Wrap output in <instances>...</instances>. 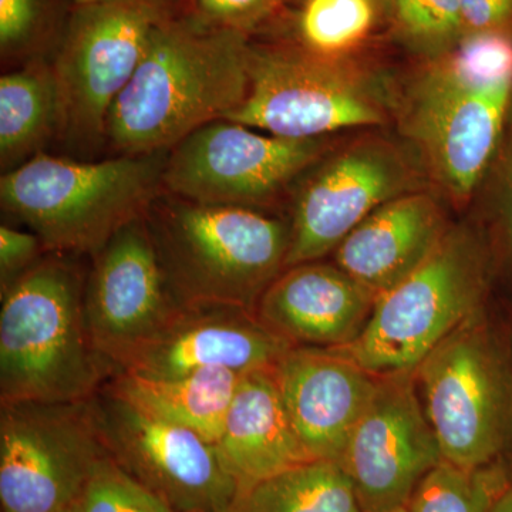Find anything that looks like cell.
Masks as SVG:
<instances>
[{
    "instance_id": "cell-1",
    "label": "cell",
    "mask_w": 512,
    "mask_h": 512,
    "mask_svg": "<svg viewBox=\"0 0 512 512\" xmlns=\"http://www.w3.org/2000/svg\"><path fill=\"white\" fill-rule=\"evenodd\" d=\"M249 55L244 32L165 16L111 106L107 143L130 156L168 151L198 128L227 119L247 99Z\"/></svg>"
},
{
    "instance_id": "cell-2",
    "label": "cell",
    "mask_w": 512,
    "mask_h": 512,
    "mask_svg": "<svg viewBox=\"0 0 512 512\" xmlns=\"http://www.w3.org/2000/svg\"><path fill=\"white\" fill-rule=\"evenodd\" d=\"M73 258L47 252L3 289L0 404L84 402L110 379L87 329V276Z\"/></svg>"
},
{
    "instance_id": "cell-3",
    "label": "cell",
    "mask_w": 512,
    "mask_h": 512,
    "mask_svg": "<svg viewBox=\"0 0 512 512\" xmlns=\"http://www.w3.org/2000/svg\"><path fill=\"white\" fill-rule=\"evenodd\" d=\"M144 218L178 306L217 303L255 312L285 269L291 228L258 210L163 191Z\"/></svg>"
},
{
    "instance_id": "cell-4",
    "label": "cell",
    "mask_w": 512,
    "mask_h": 512,
    "mask_svg": "<svg viewBox=\"0 0 512 512\" xmlns=\"http://www.w3.org/2000/svg\"><path fill=\"white\" fill-rule=\"evenodd\" d=\"M168 151L92 163L42 151L3 173L0 201L46 252L92 256L128 222L144 217L164 191Z\"/></svg>"
},
{
    "instance_id": "cell-5",
    "label": "cell",
    "mask_w": 512,
    "mask_h": 512,
    "mask_svg": "<svg viewBox=\"0 0 512 512\" xmlns=\"http://www.w3.org/2000/svg\"><path fill=\"white\" fill-rule=\"evenodd\" d=\"M483 249L466 229H448L429 258L376 299L359 338L335 349L375 376L413 373L431 350L481 313Z\"/></svg>"
},
{
    "instance_id": "cell-6",
    "label": "cell",
    "mask_w": 512,
    "mask_h": 512,
    "mask_svg": "<svg viewBox=\"0 0 512 512\" xmlns=\"http://www.w3.org/2000/svg\"><path fill=\"white\" fill-rule=\"evenodd\" d=\"M413 376L443 460L463 470L494 464L507 437L511 393L483 313L431 350Z\"/></svg>"
},
{
    "instance_id": "cell-7",
    "label": "cell",
    "mask_w": 512,
    "mask_h": 512,
    "mask_svg": "<svg viewBox=\"0 0 512 512\" xmlns=\"http://www.w3.org/2000/svg\"><path fill=\"white\" fill-rule=\"evenodd\" d=\"M164 18L157 0L76 6L52 66L59 96L57 136L77 147L106 141L111 106Z\"/></svg>"
},
{
    "instance_id": "cell-8",
    "label": "cell",
    "mask_w": 512,
    "mask_h": 512,
    "mask_svg": "<svg viewBox=\"0 0 512 512\" xmlns=\"http://www.w3.org/2000/svg\"><path fill=\"white\" fill-rule=\"evenodd\" d=\"M106 454L90 399L2 404V512L69 511Z\"/></svg>"
},
{
    "instance_id": "cell-9",
    "label": "cell",
    "mask_w": 512,
    "mask_h": 512,
    "mask_svg": "<svg viewBox=\"0 0 512 512\" xmlns=\"http://www.w3.org/2000/svg\"><path fill=\"white\" fill-rule=\"evenodd\" d=\"M90 407L109 456L175 512L231 511L239 485L214 443L150 416L104 384Z\"/></svg>"
},
{
    "instance_id": "cell-10",
    "label": "cell",
    "mask_w": 512,
    "mask_h": 512,
    "mask_svg": "<svg viewBox=\"0 0 512 512\" xmlns=\"http://www.w3.org/2000/svg\"><path fill=\"white\" fill-rule=\"evenodd\" d=\"M249 76L247 99L225 120L301 140L383 121L375 94L340 59L251 46Z\"/></svg>"
},
{
    "instance_id": "cell-11",
    "label": "cell",
    "mask_w": 512,
    "mask_h": 512,
    "mask_svg": "<svg viewBox=\"0 0 512 512\" xmlns=\"http://www.w3.org/2000/svg\"><path fill=\"white\" fill-rule=\"evenodd\" d=\"M322 150L320 138L264 136L234 121H212L168 151L164 191L256 210L311 168Z\"/></svg>"
},
{
    "instance_id": "cell-12",
    "label": "cell",
    "mask_w": 512,
    "mask_h": 512,
    "mask_svg": "<svg viewBox=\"0 0 512 512\" xmlns=\"http://www.w3.org/2000/svg\"><path fill=\"white\" fill-rule=\"evenodd\" d=\"M92 259L84 313L93 348L111 377L180 306L165 282L146 218L124 225Z\"/></svg>"
},
{
    "instance_id": "cell-13",
    "label": "cell",
    "mask_w": 512,
    "mask_h": 512,
    "mask_svg": "<svg viewBox=\"0 0 512 512\" xmlns=\"http://www.w3.org/2000/svg\"><path fill=\"white\" fill-rule=\"evenodd\" d=\"M441 461L413 373L377 376L372 400L339 461L362 511L407 507L423 478Z\"/></svg>"
},
{
    "instance_id": "cell-14",
    "label": "cell",
    "mask_w": 512,
    "mask_h": 512,
    "mask_svg": "<svg viewBox=\"0 0 512 512\" xmlns=\"http://www.w3.org/2000/svg\"><path fill=\"white\" fill-rule=\"evenodd\" d=\"M512 84L467 86L439 63L417 84L410 130L437 180L458 198L476 187L503 131Z\"/></svg>"
},
{
    "instance_id": "cell-15",
    "label": "cell",
    "mask_w": 512,
    "mask_h": 512,
    "mask_svg": "<svg viewBox=\"0 0 512 512\" xmlns=\"http://www.w3.org/2000/svg\"><path fill=\"white\" fill-rule=\"evenodd\" d=\"M409 185L402 158L377 144L350 148L320 165L296 195L285 269L338 248L360 222Z\"/></svg>"
},
{
    "instance_id": "cell-16",
    "label": "cell",
    "mask_w": 512,
    "mask_h": 512,
    "mask_svg": "<svg viewBox=\"0 0 512 512\" xmlns=\"http://www.w3.org/2000/svg\"><path fill=\"white\" fill-rule=\"evenodd\" d=\"M291 348L248 309L217 303L185 305L120 372L174 377L202 369H228L247 375L275 369Z\"/></svg>"
},
{
    "instance_id": "cell-17",
    "label": "cell",
    "mask_w": 512,
    "mask_h": 512,
    "mask_svg": "<svg viewBox=\"0 0 512 512\" xmlns=\"http://www.w3.org/2000/svg\"><path fill=\"white\" fill-rule=\"evenodd\" d=\"M293 431L309 460L339 463L377 376L339 350L292 346L275 369Z\"/></svg>"
},
{
    "instance_id": "cell-18",
    "label": "cell",
    "mask_w": 512,
    "mask_h": 512,
    "mask_svg": "<svg viewBox=\"0 0 512 512\" xmlns=\"http://www.w3.org/2000/svg\"><path fill=\"white\" fill-rule=\"evenodd\" d=\"M376 296L338 265L291 266L266 288L255 315L292 346L340 349L363 332Z\"/></svg>"
},
{
    "instance_id": "cell-19",
    "label": "cell",
    "mask_w": 512,
    "mask_h": 512,
    "mask_svg": "<svg viewBox=\"0 0 512 512\" xmlns=\"http://www.w3.org/2000/svg\"><path fill=\"white\" fill-rule=\"evenodd\" d=\"M439 204L403 194L373 211L336 248V265L376 299L407 278L447 234Z\"/></svg>"
},
{
    "instance_id": "cell-20",
    "label": "cell",
    "mask_w": 512,
    "mask_h": 512,
    "mask_svg": "<svg viewBox=\"0 0 512 512\" xmlns=\"http://www.w3.org/2000/svg\"><path fill=\"white\" fill-rule=\"evenodd\" d=\"M215 446L237 480L239 493L312 461L292 429L274 369L256 370L241 377Z\"/></svg>"
},
{
    "instance_id": "cell-21",
    "label": "cell",
    "mask_w": 512,
    "mask_h": 512,
    "mask_svg": "<svg viewBox=\"0 0 512 512\" xmlns=\"http://www.w3.org/2000/svg\"><path fill=\"white\" fill-rule=\"evenodd\" d=\"M242 376L228 369L174 377L119 372L104 386L150 416L195 431L215 444Z\"/></svg>"
},
{
    "instance_id": "cell-22",
    "label": "cell",
    "mask_w": 512,
    "mask_h": 512,
    "mask_svg": "<svg viewBox=\"0 0 512 512\" xmlns=\"http://www.w3.org/2000/svg\"><path fill=\"white\" fill-rule=\"evenodd\" d=\"M59 130L55 74L32 63L0 79V161L3 173L28 163Z\"/></svg>"
},
{
    "instance_id": "cell-23",
    "label": "cell",
    "mask_w": 512,
    "mask_h": 512,
    "mask_svg": "<svg viewBox=\"0 0 512 512\" xmlns=\"http://www.w3.org/2000/svg\"><path fill=\"white\" fill-rule=\"evenodd\" d=\"M229 512H363L348 474L335 461L288 468L239 493Z\"/></svg>"
},
{
    "instance_id": "cell-24",
    "label": "cell",
    "mask_w": 512,
    "mask_h": 512,
    "mask_svg": "<svg viewBox=\"0 0 512 512\" xmlns=\"http://www.w3.org/2000/svg\"><path fill=\"white\" fill-rule=\"evenodd\" d=\"M382 8L384 0H306L296 22L302 49L340 59L370 35Z\"/></svg>"
},
{
    "instance_id": "cell-25",
    "label": "cell",
    "mask_w": 512,
    "mask_h": 512,
    "mask_svg": "<svg viewBox=\"0 0 512 512\" xmlns=\"http://www.w3.org/2000/svg\"><path fill=\"white\" fill-rule=\"evenodd\" d=\"M512 483L500 464L463 470L441 461L414 491L409 512H491L498 495Z\"/></svg>"
},
{
    "instance_id": "cell-26",
    "label": "cell",
    "mask_w": 512,
    "mask_h": 512,
    "mask_svg": "<svg viewBox=\"0 0 512 512\" xmlns=\"http://www.w3.org/2000/svg\"><path fill=\"white\" fill-rule=\"evenodd\" d=\"M437 63L467 86L487 89L512 84V35L468 33L441 55Z\"/></svg>"
},
{
    "instance_id": "cell-27",
    "label": "cell",
    "mask_w": 512,
    "mask_h": 512,
    "mask_svg": "<svg viewBox=\"0 0 512 512\" xmlns=\"http://www.w3.org/2000/svg\"><path fill=\"white\" fill-rule=\"evenodd\" d=\"M404 39L429 55L441 56L464 36L461 0H386Z\"/></svg>"
},
{
    "instance_id": "cell-28",
    "label": "cell",
    "mask_w": 512,
    "mask_h": 512,
    "mask_svg": "<svg viewBox=\"0 0 512 512\" xmlns=\"http://www.w3.org/2000/svg\"><path fill=\"white\" fill-rule=\"evenodd\" d=\"M67 512H175L106 454Z\"/></svg>"
},
{
    "instance_id": "cell-29",
    "label": "cell",
    "mask_w": 512,
    "mask_h": 512,
    "mask_svg": "<svg viewBox=\"0 0 512 512\" xmlns=\"http://www.w3.org/2000/svg\"><path fill=\"white\" fill-rule=\"evenodd\" d=\"M195 19L214 28L247 32L264 19L279 0H192Z\"/></svg>"
},
{
    "instance_id": "cell-30",
    "label": "cell",
    "mask_w": 512,
    "mask_h": 512,
    "mask_svg": "<svg viewBox=\"0 0 512 512\" xmlns=\"http://www.w3.org/2000/svg\"><path fill=\"white\" fill-rule=\"evenodd\" d=\"M43 15V0H0L2 53L16 52L35 37Z\"/></svg>"
},
{
    "instance_id": "cell-31",
    "label": "cell",
    "mask_w": 512,
    "mask_h": 512,
    "mask_svg": "<svg viewBox=\"0 0 512 512\" xmlns=\"http://www.w3.org/2000/svg\"><path fill=\"white\" fill-rule=\"evenodd\" d=\"M46 251L35 232L2 225L0 227V278L2 291L35 265Z\"/></svg>"
},
{
    "instance_id": "cell-32",
    "label": "cell",
    "mask_w": 512,
    "mask_h": 512,
    "mask_svg": "<svg viewBox=\"0 0 512 512\" xmlns=\"http://www.w3.org/2000/svg\"><path fill=\"white\" fill-rule=\"evenodd\" d=\"M464 35L512 32V0H461Z\"/></svg>"
},
{
    "instance_id": "cell-33",
    "label": "cell",
    "mask_w": 512,
    "mask_h": 512,
    "mask_svg": "<svg viewBox=\"0 0 512 512\" xmlns=\"http://www.w3.org/2000/svg\"><path fill=\"white\" fill-rule=\"evenodd\" d=\"M491 512H512V483L498 495Z\"/></svg>"
},
{
    "instance_id": "cell-34",
    "label": "cell",
    "mask_w": 512,
    "mask_h": 512,
    "mask_svg": "<svg viewBox=\"0 0 512 512\" xmlns=\"http://www.w3.org/2000/svg\"><path fill=\"white\" fill-rule=\"evenodd\" d=\"M507 211H508V225H510V235H511V242H512V160H511V165H510V174H508Z\"/></svg>"
},
{
    "instance_id": "cell-35",
    "label": "cell",
    "mask_w": 512,
    "mask_h": 512,
    "mask_svg": "<svg viewBox=\"0 0 512 512\" xmlns=\"http://www.w3.org/2000/svg\"><path fill=\"white\" fill-rule=\"evenodd\" d=\"M305 2L306 0H279V3H285V5L296 6V8H299V6H302L303 3ZM384 2H386V0H384Z\"/></svg>"
},
{
    "instance_id": "cell-36",
    "label": "cell",
    "mask_w": 512,
    "mask_h": 512,
    "mask_svg": "<svg viewBox=\"0 0 512 512\" xmlns=\"http://www.w3.org/2000/svg\"><path fill=\"white\" fill-rule=\"evenodd\" d=\"M76 6L92 5V3L111 2V0H74Z\"/></svg>"
},
{
    "instance_id": "cell-37",
    "label": "cell",
    "mask_w": 512,
    "mask_h": 512,
    "mask_svg": "<svg viewBox=\"0 0 512 512\" xmlns=\"http://www.w3.org/2000/svg\"><path fill=\"white\" fill-rule=\"evenodd\" d=\"M379 512H409V507H397L392 510L379 511Z\"/></svg>"
}]
</instances>
